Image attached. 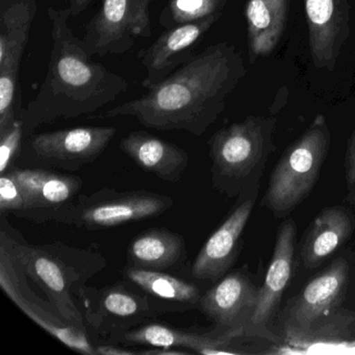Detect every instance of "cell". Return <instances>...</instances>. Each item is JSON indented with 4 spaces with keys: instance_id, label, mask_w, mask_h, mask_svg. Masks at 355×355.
Segmentation results:
<instances>
[{
    "instance_id": "30bf717a",
    "label": "cell",
    "mask_w": 355,
    "mask_h": 355,
    "mask_svg": "<svg viewBox=\"0 0 355 355\" xmlns=\"http://www.w3.org/2000/svg\"><path fill=\"white\" fill-rule=\"evenodd\" d=\"M28 274L19 261L0 246V286L8 298L34 323L76 352L97 355L86 330L70 324L59 309L39 296L28 282Z\"/></svg>"
},
{
    "instance_id": "9c48e42d",
    "label": "cell",
    "mask_w": 355,
    "mask_h": 355,
    "mask_svg": "<svg viewBox=\"0 0 355 355\" xmlns=\"http://www.w3.org/2000/svg\"><path fill=\"white\" fill-rule=\"evenodd\" d=\"M86 325L103 338L153 321L159 313L146 295L126 280L103 288L87 284L76 295Z\"/></svg>"
},
{
    "instance_id": "d4e9b609",
    "label": "cell",
    "mask_w": 355,
    "mask_h": 355,
    "mask_svg": "<svg viewBox=\"0 0 355 355\" xmlns=\"http://www.w3.org/2000/svg\"><path fill=\"white\" fill-rule=\"evenodd\" d=\"M226 0H170L159 15L163 28H175L182 24L199 21L222 12Z\"/></svg>"
},
{
    "instance_id": "f1b7e54d",
    "label": "cell",
    "mask_w": 355,
    "mask_h": 355,
    "mask_svg": "<svg viewBox=\"0 0 355 355\" xmlns=\"http://www.w3.org/2000/svg\"><path fill=\"white\" fill-rule=\"evenodd\" d=\"M68 3V10L71 17H78V15L86 11L93 0H64Z\"/></svg>"
},
{
    "instance_id": "6da1fadb",
    "label": "cell",
    "mask_w": 355,
    "mask_h": 355,
    "mask_svg": "<svg viewBox=\"0 0 355 355\" xmlns=\"http://www.w3.org/2000/svg\"><path fill=\"white\" fill-rule=\"evenodd\" d=\"M245 76L234 45L216 43L195 55L140 98L87 119L130 116L157 130H184L200 137L225 110L226 99Z\"/></svg>"
},
{
    "instance_id": "2e32d148",
    "label": "cell",
    "mask_w": 355,
    "mask_h": 355,
    "mask_svg": "<svg viewBox=\"0 0 355 355\" xmlns=\"http://www.w3.org/2000/svg\"><path fill=\"white\" fill-rule=\"evenodd\" d=\"M222 12L205 19L169 28L150 46L139 53L141 64L146 70L143 88L149 89L171 76L174 71L195 57L207 31L221 18Z\"/></svg>"
},
{
    "instance_id": "9a60e30c",
    "label": "cell",
    "mask_w": 355,
    "mask_h": 355,
    "mask_svg": "<svg viewBox=\"0 0 355 355\" xmlns=\"http://www.w3.org/2000/svg\"><path fill=\"white\" fill-rule=\"evenodd\" d=\"M238 338H240V334L234 330L216 327L211 331L200 334L149 321L111 334L105 340L110 344L124 346L180 349L197 354L215 355L230 353L228 348Z\"/></svg>"
},
{
    "instance_id": "ba28073f",
    "label": "cell",
    "mask_w": 355,
    "mask_h": 355,
    "mask_svg": "<svg viewBox=\"0 0 355 355\" xmlns=\"http://www.w3.org/2000/svg\"><path fill=\"white\" fill-rule=\"evenodd\" d=\"M116 134L114 126H80L34 134L24 140L19 159L37 167L78 171L94 163Z\"/></svg>"
},
{
    "instance_id": "ffe728a7",
    "label": "cell",
    "mask_w": 355,
    "mask_h": 355,
    "mask_svg": "<svg viewBox=\"0 0 355 355\" xmlns=\"http://www.w3.org/2000/svg\"><path fill=\"white\" fill-rule=\"evenodd\" d=\"M121 275L146 295L151 306L159 315L199 309L202 293L193 282L164 271L140 269L130 265L121 270Z\"/></svg>"
},
{
    "instance_id": "f546056e",
    "label": "cell",
    "mask_w": 355,
    "mask_h": 355,
    "mask_svg": "<svg viewBox=\"0 0 355 355\" xmlns=\"http://www.w3.org/2000/svg\"><path fill=\"white\" fill-rule=\"evenodd\" d=\"M151 1H159V0H151Z\"/></svg>"
},
{
    "instance_id": "8992f818",
    "label": "cell",
    "mask_w": 355,
    "mask_h": 355,
    "mask_svg": "<svg viewBox=\"0 0 355 355\" xmlns=\"http://www.w3.org/2000/svg\"><path fill=\"white\" fill-rule=\"evenodd\" d=\"M173 205L172 197L150 191L103 188L91 194L78 195L47 211L40 223L57 222L80 230H103L159 217Z\"/></svg>"
},
{
    "instance_id": "44dd1931",
    "label": "cell",
    "mask_w": 355,
    "mask_h": 355,
    "mask_svg": "<svg viewBox=\"0 0 355 355\" xmlns=\"http://www.w3.org/2000/svg\"><path fill=\"white\" fill-rule=\"evenodd\" d=\"M120 149L139 167L170 184L182 180L190 162L182 147L144 130L132 132L122 138Z\"/></svg>"
},
{
    "instance_id": "277c9868",
    "label": "cell",
    "mask_w": 355,
    "mask_h": 355,
    "mask_svg": "<svg viewBox=\"0 0 355 355\" xmlns=\"http://www.w3.org/2000/svg\"><path fill=\"white\" fill-rule=\"evenodd\" d=\"M273 117L250 116L221 128L209 139L214 189L228 198L259 187L270 155L275 150Z\"/></svg>"
},
{
    "instance_id": "ac0fdd59",
    "label": "cell",
    "mask_w": 355,
    "mask_h": 355,
    "mask_svg": "<svg viewBox=\"0 0 355 355\" xmlns=\"http://www.w3.org/2000/svg\"><path fill=\"white\" fill-rule=\"evenodd\" d=\"M313 65L332 71L350 33L348 0H304Z\"/></svg>"
},
{
    "instance_id": "3957f363",
    "label": "cell",
    "mask_w": 355,
    "mask_h": 355,
    "mask_svg": "<svg viewBox=\"0 0 355 355\" xmlns=\"http://www.w3.org/2000/svg\"><path fill=\"white\" fill-rule=\"evenodd\" d=\"M0 246L19 261L30 279L70 324L86 330L76 295L93 276L107 267L103 254L63 242L31 244L6 215L0 217Z\"/></svg>"
},
{
    "instance_id": "7a4b0ae2",
    "label": "cell",
    "mask_w": 355,
    "mask_h": 355,
    "mask_svg": "<svg viewBox=\"0 0 355 355\" xmlns=\"http://www.w3.org/2000/svg\"><path fill=\"white\" fill-rule=\"evenodd\" d=\"M53 49L44 80L24 111V140L44 124L91 115L128 90L122 76L93 61L68 24L69 10L49 8Z\"/></svg>"
},
{
    "instance_id": "52a82bcc",
    "label": "cell",
    "mask_w": 355,
    "mask_h": 355,
    "mask_svg": "<svg viewBox=\"0 0 355 355\" xmlns=\"http://www.w3.org/2000/svg\"><path fill=\"white\" fill-rule=\"evenodd\" d=\"M37 0H0V135L24 114L19 72Z\"/></svg>"
},
{
    "instance_id": "4316f807",
    "label": "cell",
    "mask_w": 355,
    "mask_h": 355,
    "mask_svg": "<svg viewBox=\"0 0 355 355\" xmlns=\"http://www.w3.org/2000/svg\"><path fill=\"white\" fill-rule=\"evenodd\" d=\"M26 209V200L19 184L9 173L0 174V214L17 217Z\"/></svg>"
},
{
    "instance_id": "4fadbf2b",
    "label": "cell",
    "mask_w": 355,
    "mask_h": 355,
    "mask_svg": "<svg viewBox=\"0 0 355 355\" xmlns=\"http://www.w3.org/2000/svg\"><path fill=\"white\" fill-rule=\"evenodd\" d=\"M296 224L288 219L278 228L271 263L268 268L263 286L259 288V299L250 321L245 327L243 336H259L276 342V336L270 330L284 290L288 286L294 267Z\"/></svg>"
},
{
    "instance_id": "d6986e66",
    "label": "cell",
    "mask_w": 355,
    "mask_h": 355,
    "mask_svg": "<svg viewBox=\"0 0 355 355\" xmlns=\"http://www.w3.org/2000/svg\"><path fill=\"white\" fill-rule=\"evenodd\" d=\"M7 172L19 184L26 200V209L17 217L35 223H40L47 211L76 198L84 186L80 176L58 173L47 168H20L16 164Z\"/></svg>"
},
{
    "instance_id": "cb8c5ba5",
    "label": "cell",
    "mask_w": 355,
    "mask_h": 355,
    "mask_svg": "<svg viewBox=\"0 0 355 355\" xmlns=\"http://www.w3.org/2000/svg\"><path fill=\"white\" fill-rule=\"evenodd\" d=\"M352 227L346 211L338 207L323 209L313 220L301 249L302 265L309 269L318 267L348 240Z\"/></svg>"
},
{
    "instance_id": "5bb4252c",
    "label": "cell",
    "mask_w": 355,
    "mask_h": 355,
    "mask_svg": "<svg viewBox=\"0 0 355 355\" xmlns=\"http://www.w3.org/2000/svg\"><path fill=\"white\" fill-rule=\"evenodd\" d=\"M259 191V187H255L240 195L234 209L207 239L191 269L195 279L217 282L227 274L238 257L241 238L254 209Z\"/></svg>"
},
{
    "instance_id": "603a6c76",
    "label": "cell",
    "mask_w": 355,
    "mask_h": 355,
    "mask_svg": "<svg viewBox=\"0 0 355 355\" xmlns=\"http://www.w3.org/2000/svg\"><path fill=\"white\" fill-rule=\"evenodd\" d=\"M290 0H249L245 9L251 62L274 51L286 28Z\"/></svg>"
},
{
    "instance_id": "484cf974",
    "label": "cell",
    "mask_w": 355,
    "mask_h": 355,
    "mask_svg": "<svg viewBox=\"0 0 355 355\" xmlns=\"http://www.w3.org/2000/svg\"><path fill=\"white\" fill-rule=\"evenodd\" d=\"M24 142V115L7 132L0 135V174L19 161Z\"/></svg>"
},
{
    "instance_id": "e0dca14e",
    "label": "cell",
    "mask_w": 355,
    "mask_h": 355,
    "mask_svg": "<svg viewBox=\"0 0 355 355\" xmlns=\"http://www.w3.org/2000/svg\"><path fill=\"white\" fill-rule=\"evenodd\" d=\"M259 288L243 270L230 272L203 293L199 309L216 326L234 330L242 338L252 317Z\"/></svg>"
},
{
    "instance_id": "5b68a950",
    "label": "cell",
    "mask_w": 355,
    "mask_h": 355,
    "mask_svg": "<svg viewBox=\"0 0 355 355\" xmlns=\"http://www.w3.org/2000/svg\"><path fill=\"white\" fill-rule=\"evenodd\" d=\"M330 146V130L323 115L282 153L270 176L263 205L277 218L298 207L317 182Z\"/></svg>"
},
{
    "instance_id": "7c38bea8",
    "label": "cell",
    "mask_w": 355,
    "mask_h": 355,
    "mask_svg": "<svg viewBox=\"0 0 355 355\" xmlns=\"http://www.w3.org/2000/svg\"><path fill=\"white\" fill-rule=\"evenodd\" d=\"M349 272L348 263L338 259L305 286L286 311L284 328L288 336H309L320 320L338 306L348 288Z\"/></svg>"
},
{
    "instance_id": "8fae6325",
    "label": "cell",
    "mask_w": 355,
    "mask_h": 355,
    "mask_svg": "<svg viewBox=\"0 0 355 355\" xmlns=\"http://www.w3.org/2000/svg\"><path fill=\"white\" fill-rule=\"evenodd\" d=\"M151 0H103L98 12L86 24L83 44L87 53L105 57L122 55L139 38L151 36Z\"/></svg>"
},
{
    "instance_id": "7402d4cb",
    "label": "cell",
    "mask_w": 355,
    "mask_h": 355,
    "mask_svg": "<svg viewBox=\"0 0 355 355\" xmlns=\"http://www.w3.org/2000/svg\"><path fill=\"white\" fill-rule=\"evenodd\" d=\"M188 249L184 236L165 227H151L135 236L126 250L128 265L167 271L184 266Z\"/></svg>"
},
{
    "instance_id": "83f0119b",
    "label": "cell",
    "mask_w": 355,
    "mask_h": 355,
    "mask_svg": "<svg viewBox=\"0 0 355 355\" xmlns=\"http://www.w3.org/2000/svg\"><path fill=\"white\" fill-rule=\"evenodd\" d=\"M346 184L348 193L347 200L355 205V130H353L348 141L346 153Z\"/></svg>"
}]
</instances>
